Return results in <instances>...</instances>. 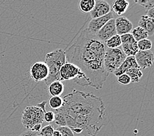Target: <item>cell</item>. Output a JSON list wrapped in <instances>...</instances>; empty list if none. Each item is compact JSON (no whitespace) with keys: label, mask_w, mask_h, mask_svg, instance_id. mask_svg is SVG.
Returning a JSON list of instances; mask_svg holds the SVG:
<instances>
[{"label":"cell","mask_w":154,"mask_h":136,"mask_svg":"<svg viewBox=\"0 0 154 136\" xmlns=\"http://www.w3.org/2000/svg\"><path fill=\"white\" fill-rule=\"evenodd\" d=\"M62 99L63 105L59 110L64 115L66 126L74 136H97L106 124V108L102 98L74 89Z\"/></svg>","instance_id":"1"},{"label":"cell","mask_w":154,"mask_h":136,"mask_svg":"<svg viewBox=\"0 0 154 136\" xmlns=\"http://www.w3.org/2000/svg\"><path fill=\"white\" fill-rule=\"evenodd\" d=\"M54 130V129L53 125H47V126L42 128L38 135L41 136H52Z\"/></svg>","instance_id":"24"},{"label":"cell","mask_w":154,"mask_h":136,"mask_svg":"<svg viewBox=\"0 0 154 136\" xmlns=\"http://www.w3.org/2000/svg\"><path fill=\"white\" fill-rule=\"evenodd\" d=\"M125 73L130 77L131 81L133 83H137L140 82L143 75L141 69L139 68L130 69Z\"/></svg>","instance_id":"18"},{"label":"cell","mask_w":154,"mask_h":136,"mask_svg":"<svg viewBox=\"0 0 154 136\" xmlns=\"http://www.w3.org/2000/svg\"><path fill=\"white\" fill-rule=\"evenodd\" d=\"M106 48L104 43L86 28L64 50L66 62L78 66L85 75L89 86L97 90L102 89L109 76L104 65Z\"/></svg>","instance_id":"2"},{"label":"cell","mask_w":154,"mask_h":136,"mask_svg":"<svg viewBox=\"0 0 154 136\" xmlns=\"http://www.w3.org/2000/svg\"><path fill=\"white\" fill-rule=\"evenodd\" d=\"M137 46H138V50H142V51L149 50H151L152 48V43L151 40L146 39L137 42Z\"/></svg>","instance_id":"23"},{"label":"cell","mask_w":154,"mask_h":136,"mask_svg":"<svg viewBox=\"0 0 154 136\" xmlns=\"http://www.w3.org/2000/svg\"><path fill=\"white\" fill-rule=\"evenodd\" d=\"M146 13H147V15H146V16H148V17L153 18H153H154V8L150 9L149 10L147 11Z\"/></svg>","instance_id":"31"},{"label":"cell","mask_w":154,"mask_h":136,"mask_svg":"<svg viewBox=\"0 0 154 136\" xmlns=\"http://www.w3.org/2000/svg\"><path fill=\"white\" fill-rule=\"evenodd\" d=\"M42 128V124H39L35 125V126L33 127L30 130L32 131H35V132H37V133H39L40 130H41Z\"/></svg>","instance_id":"30"},{"label":"cell","mask_w":154,"mask_h":136,"mask_svg":"<svg viewBox=\"0 0 154 136\" xmlns=\"http://www.w3.org/2000/svg\"><path fill=\"white\" fill-rule=\"evenodd\" d=\"M48 104L51 109L55 111L63 105V99L61 96H52L49 100Z\"/></svg>","instance_id":"21"},{"label":"cell","mask_w":154,"mask_h":136,"mask_svg":"<svg viewBox=\"0 0 154 136\" xmlns=\"http://www.w3.org/2000/svg\"><path fill=\"white\" fill-rule=\"evenodd\" d=\"M129 5V3L126 0H116L113 3L112 9L117 15L120 16L126 12Z\"/></svg>","instance_id":"16"},{"label":"cell","mask_w":154,"mask_h":136,"mask_svg":"<svg viewBox=\"0 0 154 136\" xmlns=\"http://www.w3.org/2000/svg\"><path fill=\"white\" fill-rule=\"evenodd\" d=\"M64 90V84L59 80L51 83L48 86V92L52 96H60Z\"/></svg>","instance_id":"17"},{"label":"cell","mask_w":154,"mask_h":136,"mask_svg":"<svg viewBox=\"0 0 154 136\" xmlns=\"http://www.w3.org/2000/svg\"><path fill=\"white\" fill-rule=\"evenodd\" d=\"M112 18H113V14L112 12H110L102 17L92 19L89 22L87 29L93 34L96 35L98 32Z\"/></svg>","instance_id":"12"},{"label":"cell","mask_w":154,"mask_h":136,"mask_svg":"<svg viewBox=\"0 0 154 136\" xmlns=\"http://www.w3.org/2000/svg\"><path fill=\"white\" fill-rule=\"evenodd\" d=\"M44 62L49 69L48 77L45 80L46 85L49 86L51 83L57 80L61 81L59 72L62 66L66 62L65 51L60 49L48 53L45 55Z\"/></svg>","instance_id":"3"},{"label":"cell","mask_w":154,"mask_h":136,"mask_svg":"<svg viewBox=\"0 0 154 136\" xmlns=\"http://www.w3.org/2000/svg\"><path fill=\"white\" fill-rule=\"evenodd\" d=\"M95 0H81L79 2V9L82 13H91L94 8Z\"/></svg>","instance_id":"19"},{"label":"cell","mask_w":154,"mask_h":136,"mask_svg":"<svg viewBox=\"0 0 154 136\" xmlns=\"http://www.w3.org/2000/svg\"><path fill=\"white\" fill-rule=\"evenodd\" d=\"M117 81L122 85H127V84H129L131 83L130 77L126 73L117 77Z\"/></svg>","instance_id":"26"},{"label":"cell","mask_w":154,"mask_h":136,"mask_svg":"<svg viewBox=\"0 0 154 136\" xmlns=\"http://www.w3.org/2000/svg\"><path fill=\"white\" fill-rule=\"evenodd\" d=\"M135 60L140 69L150 68L153 64L154 57L152 50L142 51L138 50L134 56Z\"/></svg>","instance_id":"9"},{"label":"cell","mask_w":154,"mask_h":136,"mask_svg":"<svg viewBox=\"0 0 154 136\" xmlns=\"http://www.w3.org/2000/svg\"><path fill=\"white\" fill-rule=\"evenodd\" d=\"M32 79L35 83L45 81L49 75V69L44 62H36L29 70Z\"/></svg>","instance_id":"7"},{"label":"cell","mask_w":154,"mask_h":136,"mask_svg":"<svg viewBox=\"0 0 154 136\" xmlns=\"http://www.w3.org/2000/svg\"><path fill=\"white\" fill-rule=\"evenodd\" d=\"M115 24L117 35L122 36L123 35L130 34L133 30V24L125 17H119L115 19Z\"/></svg>","instance_id":"13"},{"label":"cell","mask_w":154,"mask_h":136,"mask_svg":"<svg viewBox=\"0 0 154 136\" xmlns=\"http://www.w3.org/2000/svg\"><path fill=\"white\" fill-rule=\"evenodd\" d=\"M131 35H133V38L137 42L140 41L143 39H147L148 37V33L144 29H142L139 26H137L134 29H133V30L131 31Z\"/></svg>","instance_id":"20"},{"label":"cell","mask_w":154,"mask_h":136,"mask_svg":"<svg viewBox=\"0 0 154 136\" xmlns=\"http://www.w3.org/2000/svg\"><path fill=\"white\" fill-rule=\"evenodd\" d=\"M116 35H117V32L116 29L115 19L114 18H112V19L109 20L98 32V33L96 34V36L100 41L105 43L107 40Z\"/></svg>","instance_id":"10"},{"label":"cell","mask_w":154,"mask_h":136,"mask_svg":"<svg viewBox=\"0 0 154 136\" xmlns=\"http://www.w3.org/2000/svg\"><path fill=\"white\" fill-rule=\"evenodd\" d=\"M46 104L47 102L43 101L38 105H29L24 109L21 120L24 128L30 130L35 125L42 124L44 114L47 112Z\"/></svg>","instance_id":"4"},{"label":"cell","mask_w":154,"mask_h":136,"mask_svg":"<svg viewBox=\"0 0 154 136\" xmlns=\"http://www.w3.org/2000/svg\"><path fill=\"white\" fill-rule=\"evenodd\" d=\"M43 120L45 121L46 122H52L54 120V113L53 111H49L46 112L44 114Z\"/></svg>","instance_id":"28"},{"label":"cell","mask_w":154,"mask_h":136,"mask_svg":"<svg viewBox=\"0 0 154 136\" xmlns=\"http://www.w3.org/2000/svg\"><path fill=\"white\" fill-rule=\"evenodd\" d=\"M111 12V7L109 3L104 0H98L95 2L93 9L91 11V17L92 19L104 17Z\"/></svg>","instance_id":"11"},{"label":"cell","mask_w":154,"mask_h":136,"mask_svg":"<svg viewBox=\"0 0 154 136\" xmlns=\"http://www.w3.org/2000/svg\"><path fill=\"white\" fill-rule=\"evenodd\" d=\"M39 133L35 131H32L31 130H28L25 132H23V134H21L20 136H38Z\"/></svg>","instance_id":"29"},{"label":"cell","mask_w":154,"mask_h":136,"mask_svg":"<svg viewBox=\"0 0 154 136\" xmlns=\"http://www.w3.org/2000/svg\"><path fill=\"white\" fill-rule=\"evenodd\" d=\"M56 130L60 132L62 136H74L72 130L68 126H58Z\"/></svg>","instance_id":"27"},{"label":"cell","mask_w":154,"mask_h":136,"mask_svg":"<svg viewBox=\"0 0 154 136\" xmlns=\"http://www.w3.org/2000/svg\"><path fill=\"white\" fill-rule=\"evenodd\" d=\"M52 136H62V135L59 131L57 130H54Z\"/></svg>","instance_id":"32"},{"label":"cell","mask_w":154,"mask_h":136,"mask_svg":"<svg viewBox=\"0 0 154 136\" xmlns=\"http://www.w3.org/2000/svg\"><path fill=\"white\" fill-rule=\"evenodd\" d=\"M136 3H138L142 7H144L146 11L150 9L154 8V0H143V1H134Z\"/></svg>","instance_id":"25"},{"label":"cell","mask_w":154,"mask_h":136,"mask_svg":"<svg viewBox=\"0 0 154 136\" xmlns=\"http://www.w3.org/2000/svg\"><path fill=\"white\" fill-rule=\"evenodd\" d=\"M139 68L137 64V62L135 60L134 56H129L127 57L126 59L123 62L122 64L120 65V67L113 73L116 77H118L121 75L125 73L130 69Z\"/></svg>","instance_id":"14"},{"label":"cell","mask_w":154,"mask_h":136,"mask_svg":"<svg viewBox=\"0 0 154 136\" xmlns=\"http://www.w3.org/2000/svg\"><path fill=\"white\" fill-rule=\"evenodd\" d=\"M59 74L61 81L73 80L79 86L83 87L89 86V82L87 81L85 75L82 70L78 66L72 63L66 62L61 67Z\"/></svg>","instance_id":"5"},{"label":"cell","mask_w":154,"mask_h":136,"mask_svg":"<svg viewBox=\"0 0 154 136\" xmlns=\"http://www.w3.org/2000/svg\"><path fill=\"white\" fill-rule=\"evenodd\" d=\"M105 45L109 49H116V48L120 47L122 45V41H121V37L118 35H116L112 37L108 40L106 41Z\"/></svg>","instance_id":"22"},{"label":"cell","mask_w":154,"mask_h":136,"mask_svg":"<svg viewBox=\"0 0 154 136\" xmlns=\"http://www.w3.org/2000/svg\"><path fill=\"white\" fill-rule=\"evenodd\" d=\"M121 37L122 45L121 48L127 57L134 56L138 53V49L137 46V42L135 41L131 34H127Z\"/></svg>","instance_id":"8"},{"label":"cell","mask_w":154,"mask_h":136,"mask_svg":"<svg viewBox=\"0 0 154 136\" xmlns=\"http://www.w3.org/2000/svg\"><path fill=\"white\" fill-rule=\"evenodd\" d=\"M126 58V55L121 47L116 49L106 48L104 57V65L106 71L109 74L114 73L120 67Z\"/></svg>","instance_id":"6"},{"label":"cell","mask_w":154,"mask_h":136,"mask_svg":"<svg viewBox=\"0 0 154 136\" xmlns=\"http://www.w3.org/2000/svg\"><path fill=\"white\" fill-rule=\"evenodd\" d=\"M138 26L148 33V36H152L154 34V20L146 15H142L138 21Z\"/></svg>","instance_id":"15"}]
</instances>
